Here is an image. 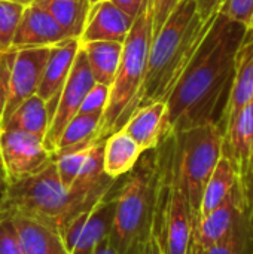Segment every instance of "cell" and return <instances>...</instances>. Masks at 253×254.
Wrapping results in <instances>:
<instances>
[{"label": "cell", "mask_w": 253, "mask_h": 254, "mask_svg": "<svg viewBox=\"0 0 253 254\" xmlns=\"http://www.w3.org/2000/svg\"><path fill=\"white\" fill-rule=\"evenodd\" d=\"M49 49L51 48H33L15 51V58L9 76L7 98L0 118V131L16 110V107L31 95L37 94Z\"/></svg>", "instance_id": "11"}, {"label": "cell", "mask_w": 253, "mask_h": 254, "mask_svg": "<svg viewBox=\"0 0 253 254\" xmlns=\"http://www.w3.org/2000/svg\"><path fill=\"white\" fill-rule=\"evenodd\" d=\"M253 98V27L248 28V33L240 45L236 58V73L233 86L228 95V101L224 109L221 119V129L224 132L225 122L236 115L248 101Z\"/></svg>", "instance_id": "18"}, {"label": "cell", "mask_w": 253, "mask_h": 254, "mask_svg": "<svg viewBox=\"0 0 253 254\" xmlns=\"http://www.w3.org/2000/svg\"><path fill=\"white\" fill-rule=\"evenodd\" d=\"M167 103L155 101L137 109L122 129L140 146L142 152L155 149L166 134Z\"/></svg>", "instance_id": "19"}, {"label": "cell", "mask_w": 253, "mask_h": 254, "mask_svg": "<svg viewBox=\"0 0 253 254\" xmlns=\"http://www.w3.org/2000/svg\"><path fill=\"white\" fill-rule=\"evenodd\" d=\"M137 254H164L163 250H161V246H160L157 237H155V234L152 232V229L139 243V246H137Z\"/></svg>", "instance_id": "34"}, {"label": "cell", "mask_w": 253, "mask_h": 254, "mask_svg": "<svg viewBox=\"0 0 253 254\" xmlns=\"http://www.w3.org/2000/svg\"><path fill=\"white\" fill-rule=\"evenodd\" d=\"M113 199L115 186L95 202L75 213L66 222L61 234L69 254H91L110 234Z\"/></svg>", "instance_id": "8"}, {"label": "cell", "mask_w": 253, "mask_h": 254, "mask_svg": "<svg viewBox=\"0 0 253 254\" xmlns=\"http://www.w3.org/2000/svg\"><path fill=\"white\" fill-rule=\"evenodd\" d=\"M13 58H15V49L0 52V118H1V113H3L4 104H6V98H7L9 76H10Z\"/></svg>", "instance_id": "32"}, {"label": "cell", "mask_w": 253, "mask_h": 254, "mask_svg": "<svg viewBox=\"0 0 253 254\" xmlns=\"http://www.w3.org/2000/svg\"><path fill=\"white\" fill-rule=\"evenodd\" d=\"M142 153L140 146L124 129L110 134L103 146L104 174L112 180L124 177L136 167Z\"/></svg>", "instance_id": "20"}, {"label": "cell", "mask_w": 253, "mask_h": 254, "mask_svg": "<svg viewBox=\"0 0 253 254\" xmlns=\"http://www.w3.org/2000/svg\"><path fill=\"white\" fill-rule=\"evenodd\" d=\"M251 174L253 176V159H252V167H251Z\"/></svg>", "instance_id": "43"}, {"label": "cell", "mask_w": 253, "mask_h": 254, "mask_svg": "<svg viewBox=\"0 0 253 254\" xmlns=\"http://www.w3.org/2000/svg\"><path fill=\"white\" fill-rule=\"evenodd\" d=\"M7 188V179H6V174H4V170H3V165H1V161H0V201L4 195V190Z\"/></svg>", "instance_id": "39"}, {"label": "cell", "mask_w": 253, "mask_h": 254, "mask_svg": "<svg viewBox=\"0 0 253 254\" xmlns=\"http://www.w3.org/2000/svg\"><path fill=\"white\" fill-rule=\"evenodd\" d=\"M89 1V6H92V4H95V3H98L100 0H88Z\"/></svg>", "instance_id": "42"}, {"label": "cell", "mask_w": 253, "mask_h": 254, "mask_svg": "<svg viewBox=\"0 0 253 254\" xmlns=\"http://www.w3.org/2000/svg\"><path fill=\"white\" fill-rule=\"evenodd\" d=\"M7 1H12V3H16V4H21V6H30V4H33L36 0H7Z\"/></svg>", "instance_id": "40"}, {"label": "cell", "mask_w": 253, "mask_h": 254, "mask_svg": "<svg viewBox=\"0 0 253 254\" xmlns=\"http://www.w3.org/2000/svg\"><path fill=\"white\" fill-rule=\"evenodd\" d=\"M246 33V25L218 12L167 100L166 132L204 124L221 125L234 80L237 52Z\"/></svg>", "instance_id": "1"}, {"label": "cell", "mask_w": 253, "mask_h": 254, "mask_svg": "<svg viewBox=\"0 0 253 254\" xmlns=\"http://www.w3.org/2000/svg\"><path fill=\"white\" fill-rule=\"evenodd\" d=\"M222 155L231 161L248 185L253 159V98L225 122Z\"/></svg>", "instance_id": "13"}, {"label": "cell", "mask_w": 253, "mask_h": 254, "mask_svg": "<svg viewBox=\"0 0 253 254\" xmlns=\"http://www.w3.org/2000/svg\"><path fill=\"white\" fill-rule=\"evenodd\" d=\"M157 152H143L136 167L124 176L115 192L113 217L109 238L124 254L134 253L139 243L151 232L157 196Z\"/></svg>", "instance_id": "5"}, {"label": "cell", "mask_w": 253, "mask_h": 254, "mask_svg": "<svg viewBox=\"0 0 253 254\" xmlns=\"http://www.w3.org/2000/svg\"><path fill=\"white\" fill-rule=\"evenodd\" d=\"M0 254H22L10 216H0Z\"/></svg>", "instance_id": "31"}, {"label": "cell", "mask_w": 253, "mask_h": 254, "mask_svg": "<svg viewBox=\"0 0 253 254\" xmlns=\"http://www.w3.org/2000/svg\"><path fill=\"white\" fill-rule=\"evenodd\" d=\"M0 161L7 185L27 179L43 170L52 153L46 149L43 138L24 131H0Z\"/></svg>", "instance_id": "9"}, {"label": "cell", "mask_w": 253, "mask_h": 254, "mask_svg": "<svg viewBox=\"0 0 253 254\" xmlns=\"http://www.w3.org/2000/svg\"><path fill=\"white\" fill-rule=\"evenodd\" d=\"M10 219L22 254H69L63 234L57 226L19 214H12Z\"/></svg>", "instance_id": "17"}, {"label": "cell", "mask_w": 253, "mask_h": 254, "mask_svg": "<svg viewBox=\"0 0 253 254\" xmlns=\"http://www.w3.org/2000/svg\"><path fill=\"white\" fill-rule=\"evenodd\" d=\"M101 118H103V113H78L63 129L55 150H61V149H67V147H73V146L98 140V129L101 125Z\"/></svg>", "instance_id": "25"}, {"label": "cell", "mask_w": 253, "mask_h": 254, "mask_svg": "<svg viewBox=\"0 0 253 254\" xmlns=\"http://www.w3.org/2000/svg\"><path fill=\"white\" fill-rule=\"evenodd\" d=\"M94 141L84 143V144L73 146V147H67V149H61V150H55L52 153L58 177H60V180L66 189H70L72 183L75 182L76 176L79 174Z\"/></svg>", "instance_id": "27"}, {"label": "cell", "mask_w": 253, "mask_h": 254, "mask_svg": "<svg viewBox=\"0 0 253 254\" xmlns=\"http://www.w3.org/2000/svg\"><path fill=\"white\" fill-rule=\"evenodd\" d=\"M186 254H209L207 253V249L194 237L192 234V240H191V244H189V249H188V253Z\"/></svg>", "instance_id": "38"}, {"label": "cell", "mask_w": 253, "mask_h": 254, "mask_svg": "<svg viewBox=\"0 0 253 254\" xmlns=\"http://www.w3.org/2000/svg\"><path fill=\"white\" fill-rule=\"evenodd\" d=\"M134 18L110 0H100L92 4L84 25L79 43L86 42H119L124 43Z\"/></svg>", "instance_id": "16"}, {"label": "cell", "mask_w": 253, "mask_h": 254, "mask_svg": "<svg viewBox=\"0 0 253 254\" xmlns=\"http://www.w3.org/2000/svg\"><path fill=\"white\" fill-rule=\"evenodd\" d=\"M251 211V210H249ZM249 211L234 225L231 232L207 249L209 254H253V234L249 222Z\"/></svg>", "instance_id": "26"}, {"label": "cell", "mask_w": 253, "mask_h": 254, "mask_svg": "<svg viewBox=\"0 0 253 254\" xmlns=\"http://www.w3.org/2000/svg\"><path fill=\"white\" fill-rule=\"evenodd\" d=\"M242 180L239 171L231 164V161L227 156H221L219 162L216 164L209 182L206 183V188L203 190L198 214L195 219V223L203 220L207 214H210L216 207H219L224 199L228 196L231 189ZM194 223V225H195Z\"/></svg>", "instance_id": "21"}, {"label": "cell", "mask_w": 253, "mask_h": 254, "mask_svg": "<svg viewBox=\"0 0 253 254\" xmlns=\"http://www.w3.org/2000/svg\"><path fill=\"white\" fill-rule=\"evenodd\" d=\"M34 3L45 9L70 37H81L91 9L88 0H36Z\"/></svg>", "instance_id": "24"}, {"label": "cell", "mask_w": 253, "mask_h": 254, "mask_svg": "<svg viewBox=\"0 0 253 254\" xmlns=\"http://www.w3.org/2000/svg\"><path fill=\"white\" fill-rule=\"evenodd\" d=\"M166 134L173 170L186 192L194 219H197L206 183L222 156L224 132L216 124H204Z\"/></svg>", "instance_id": "7"}, {"label": "cell", "mask_w": 253, "mask_h": 254, "mask_svg": "<svg viewBox=\"0 0 253 254\" xmlns=\"http://www.w3.org/2000/svg\"><path fill=\"white\" fill-rule=\"evenodd\" d=\"M249 210V189L248 185L240 180L219 207H216L210 214L194 225V237L206 249H209L210 246L225 238L239 222V219Z\"/></svg>", "instance_id": "12"}, {"label": "cell", "mask_w": 253, "mask_h": 254, "mask_svg": "<svg viewBox=\"0 0 253 254\" xmlns=\"http://www.w3.org/2000/svg\"><path fill=\"white\" fill-rule=\"evenodd\" d=\"M49 121L51 119H49L46 103L37 94H34L16 107V110L12 113L9 121L1 128V131L3 129L24 131L45 140Z\"/></svg>", "instance_id": "23"}, {"label": "cell", "mask_w": 253, "mask_h": 254, "mask_svg": "<svg viewBox=\"0 0 253 254\" xmlns=\"http://www.w3.org/2000/svg\"><path fill=\"white\" fill-rule=\"evenodd\" d=\"M180 0H154V36L164 25Z\"/></svg>", "instance_id": "33"}, {"label": "cell", "mask_w": 253, "mask_h": 254, "mask_svg": "<svg viewBox=\"0 0 253 254\" xmlns=\"http://www.w3.org/2000/svg\"><path fill=\"white\" fill-rule=\"evenodd\" d=\"M24 6L0 0V52L12 49L13 36L19 24Z\"/></svg>", "instance_id": "28"}, {"label": "cell", "mask_w": 253, "mask_h": 254, "mask_svg": "<svg viewBox=\"0 0 253 254\" xmlns=\"http://www.w3.org/2000/svg\"><path fill=\"white\" fill-rule=\"evenodd\" d=\"M219 12L248 28L253 25V0H224Z\"/></svg>", "instance_id": "29"}, {"label": "cell", "mask_w": 253, "mask_h": 254, "mask_svg": "<svg viewBox=\"0 0 253 254\" xmlns=\"http://www.w3.org/2000/svg\"><path fill=\"white\" fill-rule=\"evenodd\" d=\"M79 48V39H69L49 49V55L37 88V95L46 103L49 119H52L60 94L70 74Z\"/></svg>", "instance_id": "15"}, {"label": "cell", "mask_w": 253, "mask_h": 254, "mask_svg": "<svg viewBox=\"0 0 253 254\" xmlns=\"http://www.w3.org/2000/svg\"><path fill=\"white\" fill-rule=\"evenodd\" d=\"M104 193L76 195L66 189L52 158L39 173L7 185L0 201V216H27L54 225L61 231L75 213L91 205Z\"/></svg>", "instance_id": "4"}, {"label": "cell", "mask_w": 253, "mask_h": 254, "mask_svg": "<svg viewBox=\"0 0 253 254\" xmlns=\"http://www.w3.org/2000/svg\"><path fill=\"white\" fill-rule=\"evenodd\" d=\"M252 27H253V25H252ZM252 27H251V28H252Z\"/></svg>", "instance_id": "44"}, {"label": "cell", "mask_w": 253, "mask_h": 254, "mask_svg": "<svg viewBox=\"0 0 253 254\" xmlns=\"http://www.w3.org/2000/svg\"><path fill=\"white\" fill-rule=\"evenodd\" d=\"M91 254H124L121 253L113 244H112V241H110V238H109V235L94 249V252ZM130 254H137V250L134 252V253H130Z\"/></svg>", "instance_id": "37"}, {"label": "cell", "mask_w": 253, "mask_h": 254, "mask_svg": "<svg viewBox=\"0 0 253 254\" xmlns=\"http://www.w3.org/2000/svg\"><path fill=\"white\" fill-rule=\"evenodd\" d=\"M109 98V86L94 83V86L86 92L79 113H104Z\"/></svg>", "instance_id": "30"}, {"label": "cell", "mask_w": 253, "mask_h": 254, "mask_svg": "<svg viewBox=\"0 0 253 254\" xmlns=\"http://www.w3.org/2000/svg\"><path fill=\"white\" fill-rule=\"evenodd\" d=\"M70 37L67 31L40 6L36 3L25 6L16 27L12 49H33V48H52Z\"/></svg>", "instance_id": "14"}, {"label": "cell", "mask_w": 253, "mask_h": 254, "mask_svg": "<svg viewBox=\"0 0 253 254\" xmlns=\"http://www.w3.org/2000/svg\"><path fill=\"white\" fill-rule=\"evenodd\" d=\"M154 39V0H145L124 42L121 63L98 129V140L122 129L137 109Z\"/></svg>", "instance_id": "3"}, {"label": "cell", "mask_w": 253, "mask_h": 254, "mask_svg": "<svg viewBox=\"0 0 253 254\" xmlns=\"http://www.w3.org/2000/svg\"><path fill=\"white\" fill-rule=\"evenodd\" d=\"M157 152V196L152 217L155 234L164 254H186L194 234V213L171 164L170 143L163 135Z\"/></svg>", "instance_id": "6"}, {"label": "cell", "mask_w": 253, "mask_h": 254, "mask_svg": "<svg viewBox=\"0 0 253 254\" xmlns=\"http://www.w3.org/2000/svg\"><path fill=\"white\" fill-rule=\"evenodd\" d=\"M95 80L92 77L91 68L88 65L86 57L79 48L73 67L70 70V74L63 86V91L60 94L55 112L52 115V119L49 122L46 135H45V146L52 153L57 147V143L60 140V135L66 125L79 113L81 106L84 103V98L86 92L94 86Z\"/></svg>", "instance_id": "10"}, {"label": "cell", "mask_w": 253, "mask_h": 254, "mask_svg": "<svg viewBox=\"0 0 253 254\" xmlns=\"http://www.w3.org/2000/svg\"><path fill=\"white\" fill-rule=\"evenodd\" d=\"M124 43L119 42H86L81 43V48L86 57L95 83L112 86L122 55Z\"/></svg>", "instance_id": "22"}, {"label": "cell", "mask_w": 253, "mask_h": 254, "mask_svg": "<svg viewBox=\"0 0 253 254\" xmlns=\"http://www.w3.org/2000/svg\"><path fill=\"white\" fill-rule=\"evenodd\" d=\"M110 1L115 3L116 6H119L121 9H124L133 18H136L145 0H110Z\"/></svg>", "instance_id": "36"}, {"label": "cell", "mask_w": 253, "mask_h": 254, "mask_svg": "<svg viewBox=\"0 0 253 254\" xmlns=\"http://www.w3.org/2000/svg\"><path fill=\"white\" fill-rule=\"evenodd\" d=\"M197 9L203 19H210L215 15H218L224 0H195Z\"/></svg>", "instance_id": "35"}, {"label": "cell", "mask_w": 253, "mask_h": 254, "mask_svg": "<svg viewBox=\"0 0 253 254\" xmlns=\"http://www.w3.org/2000/svg\"><path fill=\"white\" fill-rule=\"evenodd\" d=\"M249 222H251V229L253 234V207H251V211H249Z\"/></svg>", "instance_id": "41"}, {"label": "cell", "mask_w": 253, "mask_h": 254, "mask_svg": "<svg viewBox=\"0 0 253 254\" xmlns=\"http://www.w3.org/2000/svg\"><path fill=\"white\" fill-rule=\"evenodd\" d=\"M215 16L203 19L195 0H180L152 39L137 109L155 101L167 103Z\"/></svg>", "instance_id": "2"}]
</instances>
